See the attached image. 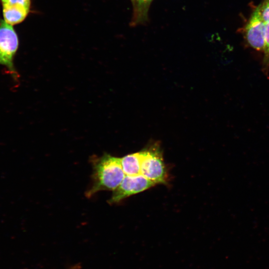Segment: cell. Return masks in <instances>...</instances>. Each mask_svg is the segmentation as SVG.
Returning <instances> with one entry per match:
<instances>
[{"label":"cell","instance_id":"9","mask_svg":"<svg viewBox=\"0 0 269 269\" xmlns=\"http://www.w3.org/2000/svg\"><path fill=\"white\" fill-rule=\"evenodd\" d=\"M135 5V12L137 17H144L148 7L152 0H134Z\"/></svg>","mask_w":269,"mask_h":269},{"label":"cell","instance_id":"8","mask_svg":"<svg viewBox=\"0 0 269 269\" xmlns=\"http://www.w3.org/2000/svg\"><path fill=\"white\" fill-rule=\"evenodd\" d=\"M254 12L264 22L269 21V0H264Z\"/></svg>","mask_w":269,"mask_h":269},{"label":"cell","instance_id":"2","mask_svg":"<svg viewBox=\"0 0 269 269\" xmlns=\"http://www.w3.org/2000/svg\"><path fill=\"white\" fill-rule=\"evenodd\" d=\"M140 174L156 184H165L166 171L160 146L154 143L141 150Z\"/></svg>","mask_w":269,"mask_h":269},{"label":"cell","instance_id":"4","mask_svg":"<svg viewBox=\"0 0 269 269\" xmlns=\"http://www.w3.org/2000/svg\"><path fill=\"white\" fill-rule=\"evenodd\" d=\"M155 184L141 174L126 175L119 186L113 191L109 203H116L133 195L141 192Z\"/></svg>","mask_w":269,"mask_h":269},{"label":"cell","instance_id":"3","mask_svg":"<svg viewBox=\"0 0 269 269\" xmlns=\"http://www.w3.org/2000/svg\"><path fill=\"white\" fill-rule=\"evenodd\" d=\"M18 46V37L12 25L0 19V65L6 67L15 81H18L19 76L13 61Z\"/></svg>","mask_w":269,"mask_h":269},{"label":"cell","instance_id":"6","mask_svg":"<svg viewBox=\"0 0 269 269\" xmlns=\"http://www.w3.org/2000/svg\"><path fill=\"white\" fill-rule=\"evenodd\" d=\"M265 23L254 12L245 27V36L250 45L259 50H264Z\"/></svg>","mask_w":269,"mask_h":269},{"label":"cell","instance_id":"10","mask_svg":"<svg viewBox=\"0 0 269 269\" xmlns=\"http://www.w3.org/2000/svg\"><path fill=\"white\" fill-rule=\"evenodd\" d=\"M265 46L264 51L269 55V21L265 23L264 27Z\"/></svg>","mask_w":269,"mask_h":269},{"label":"cell","instance_id":"1","mask_svg":"<svg viewBox=\"0 0 269 269\" xmlns=\"http://www.w3.org/2000/svg\"><path fill=\"white\" fill-rule=\"evenodd\" d=\"M92 184L87 191L86 196L90 197L100 191H114L121 184L125 174L121 158L105 153L93 160Z\"/></svg>","mask_w":269,"mask_h":269},{"label":"cell","instance_id":"7","mask_svg":"<svg viewBox=\"0 0 269 269\" xmlns=\"http://www.w3.org/2000/svg\"><path fill=\"white\" fill-rule=\"evenodd\" d=\"M141 161L140 151L121 158L122 166L125 175L133 176L140 174Z\"/></svg>","mask_w":269,"mask_h":269},{"label":"cell","instance_id":"5","mask_svg":"<svg viewBox=\"0 0 269 269\" xmlns=\"http://www.w3.org/2000/svg\"><path fill=\"white\" fill-rule=\"evenodd\" d=\"M3 20L11 25L23 21L28 14L30 0H0Z\"/></svg>","mask_w":269,"mask_h":269}]
</instances>
